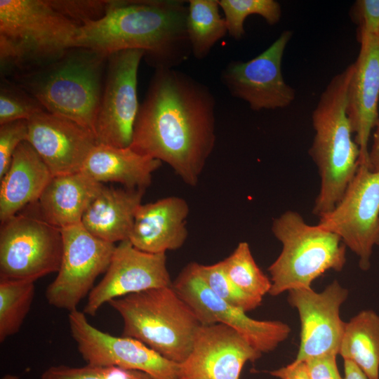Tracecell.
Masks as SVG:
<instances>
[{
  "mask_svg": "<svg viewBox=\"0 0 379 379\" xmlns=\"http://www.w3.org/2000/svg\"><path fill=\"white\" fill-rule=\"evenodd\" d=\"M215 106L202 83L175 68L155 69L130 147L168 164L194 187L215 146Z\"/></svg>",
  "mask_w": 379,
  "mask_h": 379,
  "instance_id": "obj_1",
  "label": "cell"
},
{
  "mask_svg": "<svg viewBox=\"0 0 379 379\" xmlns=\"http://www.w3.org/2000/svg\"><path fill=\"white\" fill-rule=\"evenodd\" d=\"M187 1H108L105 14L79 27L74 48L106 55L141 50L155 68H175L192 53L187 33Z\"/></svg>",
  "mask_w": 379,
  "mask_h": 379,
  "instance_id": "obj_2",
  "label": "cell"
},
{
  "mask_svg": "<svg viewBox=\"0 0 379 379\" xmlns=\"http://www.w3.org/2000/svg\"><path fill=\"white\" fill-rule=\"evenodd\" d=\"M353 63L335 75L312 114L314 135L309 154L320 178L312 213L319 218L340 201L359 166L360 150L347 112Z\"/></svg>",
  "mask_w": 379,
  "mask_h": 379,
  "instance_id": "obj_3",
  "label": "cell"
},
{
  "mask_svg": "<svg viewBox=\"0 0 379 379\" xmlns=\"http://www.w3.org/2000/svg\"><path fill=\"white\" fill-rule=\"evenodd\" d=\"M108 57L93 50L73 48L46 65L18 74L17 84L46 111L93 132Z\"/></svg>",
  "mask_w": 379,
  "mask_h": 379,
  "instance_id": "obj_4",
  "label": "cell"
},
{
  "mask_svg": "<svg viewBox=\"0 0 379 379\" xmlns=\"http://www.w3.org/2000/svg\"><path fill=\"white\" fill-rule=\"evenodd\" d=\"M79 26L49 0H0L1 71L22 73L56 60L74 48Z\"/></svg>",
  "mask_w": 379,
  "mask_h": 379,
  "instance_id": "obj_5",
  "label": "cell"
},
{
  "mask_svg": "<svg viewBox=\"0 0 379 379\" xmlns=\"http://www.w3.org/2000/svg\"><path fill=\"white\" fill-rule=\"evenodd\" d=\"M108 304L123 319V336L140 341L176 364L188 357L201 324L172 285L130 294Z\"/></svg>",
  "mask_w": 379,
  "mask_h": 379,
  "instance_id": "obj_6",
  "label": "cell"
},
{
  "mask_svg": "<svg viewBox=\"0 0 379 379\" xmlns=\"http://www.w3.org/2000/svg\"><path fill=\"white\" fill-rule=\"evenodd\" d=\"M272 234L282 244L269 266L272 296L297 288H310L328 270L340 272L346 264V246L340 237L317 225L307 224L297 211H286L272 220Z\"/></svg>",
  "mask_w": 379,
  "mask_h": 379,
  "instance_id": "obj_7",
  "label": "cell"
},
{
  "mask_svg": "<svg viewBox=\"0 0 379 379\" xmlns=\"http://www.w3.org/2000/svg\"><path fill=\"white\" fill-rule=\"evenodd\" d=\"M0 279L36 281L58 272L61 230L37 216L17 213L1 222Z\"/></svg>",
  "mask_w": 379,
  "mask_h": 379,
  "instance_id": "obj_8",
  "label": "cell"
},
{
  "mask_svg": "<svg viewBox=\"0 0 379 379\" xmlns=\"http://www.w3.org/2000/svg\"><path fill=\"white\" fill-rule=\"evenodd\" d=\"M317 225L338 234L359 258L361 270L371 267L375 246H379V171L361 164L343 197Z\"/></svg>",
  "mask_w": 379,
  "mask_h": 379,
  "instance_id": "obj_9",
  "label": "cell"
},
{
  "mask_svg": "<svg viewBox=\"0 0 379 379\" xmlns=\"http://www.w3.org/2000/svg\"><path fill=\"white\" fill-rule=\"evenodd\" d=\"M198 264H187L172 286L201 325H227L262 354L273 351L288 337L291 330L288 324L280 321L252 319L246 312L217 296L201 278Z\"/></svg>",
  "mask_w": 379,
  "mask_h": 379,
  "instance_id": "obj_10",
  "label": "cell"
},
{
  "mask_svg": "<svg viewBox=\"0 0 379 379\" xmlns=\"http://www.w3.org/2000/svg\"><path fill=\"white\" fill-rule=\"evenodd\" d=\"M60 230L61 264L45 295L49 305L70 312L77 310L97 277L107 271L116 246L93 236L81 223Z\"/></svg>",
  "mask_w": 379,
  "mask_h": 379,
  "instance_id": "obj_11",
  "label": "cell"
},
{
  "mask_svg": "<svg viewBox=\"0 0 379 379\" xmlns=\"http://www.w3.org/2000/svg\"><path fill=\"white\" fill-rule=\"evenodd\" d=\"M145 52L125 50L108 57L104 86L93 127L98 143L128 147L139 111L138 67Z\"/></svg>",
  "mask_w": 379,
  "mask_h": 379,
  "instance_id": "obj_12",
  "label": "cell"
},
{
  "mask_svg": "<svg viewBox=\"0 0 379 379\" xmlns=\"http://www.w3.org/2000/svg\"><path fill=\"white\" fill-rule=\"evenodd\" d=\"M293 33L284 30L263 52L246 62L233 60L221 72V81L234 98L251 109H283L295 98V90L284 79L281 63Z\"/></svg>",
  "mask_w": 379,
  "mask_h": 379,
  "instance_id": "obj_13",
  "label": "cell"
},
{
  "mask_svg": "<svg viewBox=\"0 0 379 379\" xmlns=\"http://www.w3.org/2000/svg\"><path fill=\"white\" fill-rule=\"evenodd\" d=\"M68 322L72 337L86 364L140 371L153 379H178V364L140 341L102 332L78 310L69 313Z\"/></svg>",
  "mask_w": 379,
  "mask_h": 379,
  "instance_id": "obj_14",
  "label": "cell"
},
{
  "mask_svg": "<svg viewBox=\"0 0 379 379\" xmlns=\"http://www.w3.org/2000/svg\"><path fill=\"white\" fill-rule=\"evenodd\" d=\"M288 292V302L297 310L301 324L299 350L291 363L327 354L337 356L345 325L340 308L348 291L334 280L319 293L312 288Z\"/></svg>",
  "mask_w": 379,
  "mask_h": 379,
  "instance_id": "obj_15",
  "label": "cell"
},
{
  "mask_svg": "<svg viewBox=\"0 0 379 379\" xmlns=\"http://www.w3.org/2000/svg\"><path fill=\"white\" fill-rule=\"evenodd\" d=\"M172 284L166 253L140 251L126 239L116 246L104 277L88 295L84 312L95 316L112 300Z\"/></svg>",
  "mask_w": 379,
  "mask_h": 379,
  "instance_id": "obj_16",
  "label": "cell"
},
{
  "mask_svg": "<svg viewBox=\"0 0 379 379\" xmlns=\"http://www.w3.org/2000/svg\"><path fill=\"white\" fill-rule=\"evenodd\" d=\"M261 356L230 326L201 324L188 357L178 364V379H239L246 363L254 362Z\"/></svg>",
  "mask_w": 379,
  "mask_h": 379,
  "instance_id": "obj_17",
  "label": "cell"
},
{
  "mask_svg": "<svg viewBox=\"0 0 379 379\" xmlns=\"http://www.w3.org/2000/svg\"><path fill=\"white\" fill-rule=\"evenodd\" d=\"M27 142L53 176L80 171L98 143L93 132L67 118L40 112L27 120Z\"/></svg>",
  "mask_w": 379,
  "mask_h": 379,
  "instance_id": "obj_18",
  "label": "cell"
},
{
  "mask_svg": "<svg viewBox=\"0 0 379 379\" xmlns=\"http://www.w3.org/2000/svg\"><path fill=\"white\" fill-rule=\"evenodd\" d=\"M357 40L360 50L348 85L347 112L360 150L359 165L368 166L369 138L379 117V35Z\"/></svg>",
  "mask_w": 379,
  "mask_h": 379,
  "instance_id": "obj_19",
  "label": "cell"
},
{
  "mask_svg": "<svg viewBox=\"0 0 379 379\" xmlns=\"http://www.w3.org/2000/svg\"><path fill=\"white\" fill-rule=\"evenodd\" d=\"M189 212L187 201L175 196L141 204L128 240L136 248L150 253L178 249L188 235L186 222Z\"/></svg>",
  "mask_w": 379,
  "mask_h": 379,
  "instance_id": "obj_20",
  "label": "cell"
},
{
  "mask_svg": "<svg viewBox=\"0 0 379 379\" xmlns=\"http://www.w3.org/2000/svg\"><path fill=\"white\" fill-rule=\"evenodd\" d=\"M53 177L30 143L22 142L8 171L0 179L1 222L18 213L25 206L37 201Z\"/></svg>",
  "mask_w": 379,
  "mask_h": 379,
  "instance_id": "obj_21",
  "label": "cell"
},
{
  "mask_svg": "<svg viewBox=\"0 0 379 379\" xmlns=\"http://www.w3.org/2000/svg\"><path fill=\"white\" fill-rule=\"evenodd\" d=\"M103 186L81 171L53 176L37 201L39 215L60 229L80 224Z\"/></svg>",
  "mask_w": 379,
  "mask_h": 379,
  "instance_id": "obj_22",
  "label": "cell"
},
{
  "mask_svg": "<svg viewBox=\"0 0 379 379\" xmlns=\"http://www.w3.org/2000/svg\"><path fill=\"white\" fill-rule=\"evenodd\" d=\"M144 192L143 189L103 186L81 224L93 236L112 244L128 239Z\"/></svg>",
  "mask_w": 379,
  "mask_h": 379,
  "instance_id": "obj_23",
  "label": "cell"
},
{
  "mask_svg": "<svg viewBox=\"0 0 379 379\" xmlns=\"http://www.w3.org/2000/svg\"><path fill=\"white\" fill-rule=\"evenodd\" d=\"M161 164V161L141 154L130 147L97 143L81 171L100 183L116 182L126 188L145 190L151 184L152 173Z\"/></svg>",
  "mask_w": 379,
  "mask_h": 379,
  "instance_id": "obj_24",
  "label": "cell"
},
{
  "mask_svg": "<svg viewBox=\"0 0 379 379\" xmlns=\"http://www.w3.org/2000/svg\"><path fill=\"white\" fill-rule=\"evenodd\" d=\"M369 378L379 379V315L362 310L345 323L339 353Z\"/></svg>",
  "mask_w": 379,
  "mask_h": 379,
  "instance_id": "obj_25",
  "label": "cell"
},
{
  "mask_svg": "<svg viewBox=\"0 0 379 379\" xmlns=\"http://www.w3.org/2000/svg\"><path fill=\"white\" fill-rule=\"evenodd\" d=\"M187 33L191 51L197 60L205 58L227 33L225 18L219 12L218 0L187 1Z\"/></svg>",
  "mask_w": 379,
  "mask_h": 379,
  "instance_id": "obj_26",
  "label": "cell"
},
{
  "mask_svg": "<svg viewBox=\"0 0 379 379\" xmlns=\"http://www.w3.org/2000/svg\"><path fill=\"white\" fill-rule=\"evenodd\" d=\"M35 294L34 281L0 279V342L19 332Z\"/></svg>",
  "mask_w": 379,
  "mask_h": 379,
  "instance_id": "obj_27",
  "label": "cell"
},
{
  "mask_svg": "<svg viewBox=\"0 0 379 379\" xmlns=\"http://www.w3.org/2000/svg\"><path fill=\"white\" fill-rule=\"evenodd\" d=\"M221 262L228 277L246 293L262 300L270 293L271 279L257 265L246 241L239 242Z\"/></svg>",
  "mask_w": 379,
  "mask_h": 379,
  "instance_id": "obj_28",
  "label": "cell"
},
{
  "mask_svg": "<svg viewBox=\"0 0 379 379\" xmlns=\"http://www.w3.org/2000/svg\"><path fill=\"white\" fill-rule=\"evenodd\" d=\"M225 15L229 35L236 40L245 34L246 18L251 15L261 16L270 25L278 23L281 7L275 0H218Z\"/></svg>",
  "mask_w": 379,
  "mask_h": 379,
  "instance_id": "obj_29",
  "label": "cell"
},
{
  "mask_svg": "<svg viewBox=\"0 0 379 379\" xmlns=\"http://www.w3.org/2000/svg\"><path fill=\"white\" fill-rule=\"evenodd\" d=\"M198 269L208 287L229 304L246 312L261 305L262 300L246 293L234 284L226 274L221 261L208 265L198 264Z\"/></svg>",
  "mask_w": 379,
  "mask_h": 379,
  "instance_id": "obj_30",
  "label": "cell"
},
{
  "mask_svg": "<svg viewBox=\"0 0 379 379\" xmlns=\"http://www.w3.org/2000/svg\"><path fill=\"white\" fill-rule=\"evenodd\" d=\"M41 103L17 84L4 78L0 88V125L29 120L34 114L44 111Z\"/></svg>",
  "mask_w": 379,
  "mask_h": 379,
  "instance_id": "obj_31",
  "label": "cell"
},
{
  "mask_svg": "<svg viewBox=\"0 0 379 379\" xmlns=\"http://www.w3.org/2000/svg\"><path fill=\"white\" fill-rule=\"evenodd\" d=\"M41 379H153L147 373L117 366L86 364L81 367L52 366L45 370Z\"/></svg>",
  "mask_w": 379,
  "mask_h": 379,
  "instance_id": "obj_32",
  "label": "cell"
},
{
  "mask_svg": "<svg viewBox=\"0 0 379 379\" xmlns=\"http://www.w3.org/2000/svg\"><path fill=\"white\" fill-rule=\"evenodd\" d=\"M27 120H18L0 125V179L8 171L19 145L27 140Z\"/></svg>",
  "mask_w": 379,
  "mask_h": 379,
  "instance_id": "obj_33",
  "label": "cell"
},
{
  "mask_svg": "<svg viewBox=\"0 0 379 379\" xmlns=\"http://www.w3.org/2000/svg\"><path fill=\"white\" fill-rule=\"evenodd\" d=\"M59 12L79 25L102 17L106 11L108 1L98 0H49Z\"/></svg>",
  "mask_w": 379,
  "mask_h": 379,
  "instance_id": "obj_34",
  "label": "cell"
},
{
  "mask_svg": "<svg viewBox=\"0 0 379 379\" xmlns=\"http://www.w3.org/2000/svg\"><path fill=\"white\" fill-rule=\"evenodd\" d=\"M350 15L357 26V37L379 35V0H357Z\"/></svg>",
  "mask_w": 379,
  "mask_h": 379,
  "instance_id": "obj_35",
  "label": "cell"
},
{
  "mask_svg": "<svg viewBox=\"0 0 379 379\" xmlns=\"http://www.w3.org/2000/svg\"><path fill=\"white\" fill-rule=\"evenodd\" d=\"M305 362L311 379H344L338 368L336 355H323Z\"/></svg>",
  "mask_w": 379,
  "mask_h": 379,
  "instance_id": "obj_36",
  "label": "cell"
},
{
  "mask_svg": "<svg viewBox=\"0 0 379 379\" xmlns=\"http://www.w3.org/2000/svg\"><path fill=\"white\" fill-rule=\"evenodd\" d=\"M269 373L279 379H311L305 361L290 363L287 366L272 370Z\"/></svg>",
  "mask_w": 379,
  "mask_h": 379,
  "instance_id": "obj_37",
  "label": "cell"
},
{
  "mask_svg": "<svg viewBox=\"0 0 379 379\" xmlns=\"http://www.w3.org/2000/svg\"><path fill=\"white\" fill-rule=\"evenodd\" d=\"M373 142L368 151V167L371 171H379V117L375 126Z\"/></svg>",
  "mask_w": 379,
  "mask_h": 379,
  "instance_id": "obj_38",
  "label": "cell"
},
{
  "mask_svg": "<svg viewBox=\"0 0 379 379\" xmlns=\"http://www.w3.org/2000/svg\"><path fill=\"white\" fill-rule=\"evenodd\" d=\"M344 379H371L354 363L344 360Z\"/></svg>",
  "mask_w": 379,
  "mask_h": 379,
  "instance_id": "obj_39",
  "label": "cell"
},
{
  "mask_svg": "<svg viewBox=\"0 0 379 379\" xmlns=\"http://www.w3.org/2000/svg\"><path fill=\"white\" fill-rule=\"evenodd\" d=\"M1 379H19V377L15 375L6 374L4 375Z\"/></svg>",
  "mask_w": 379,
  "mask_h": 379,
  "instance_id": "obj_40",
  "label": "cell"
}]
</instances>
